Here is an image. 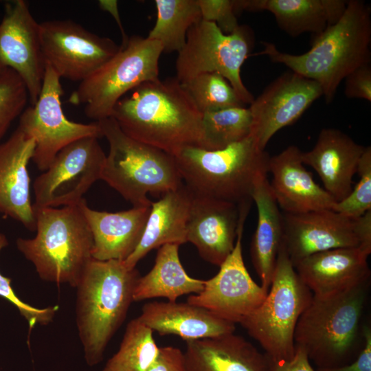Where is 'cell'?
Listing matches in <instances>:
<instances>
[{"label": "cell", "mask_w": 371, "mask_h": 371, "mask_svg": "<svg viewBox=\"0 0 371 371\" xmlns=\"http://www.w3.org/2000/svg\"><path fill=\"white\" fill-rule=\"evenodd\" d=\"M202 115L175 77L140 84L117 101L111 117L128 137L173 156L199 146Z\"/></svg>", "instance_id": "1"}, {"label": "cell", "mask_w": 371, "mask_h": 371, "mask_svg": "<svg viewBox=\"0 0 371 371\" xmlns=\"http://www.w3.org/2000/svg\"><path fill=\"white\" fill-rule=\"evenodd\" d=\"M265 55L291 71L317 82L327 103L333 100L341 82L371 60L370 8L363 1H348L341 17L322 34L313 37L309 50L300 55L280 52L262 42Z\"/></svg>", "instance_id": "2"}, {"label": "cell", "mask_w": 371, "mask_h": 371, "mask_svg": "<svg viewBox=\"0 0 371 371\" xmlns=\"http://www.w3.org/2000/svg\"><path fill=\"white\" fill-rule=\"evenodd\" d=\"M139 273L124 261L92 258L77 288L76 324L87 363L93 366L126 319Z\"/></svg>", "instance_id": "3"}, {"label": "cell", "mask_w": 371, "mask_h": 371, "mask_svg": "<svg viewBox=\"0 0 371 371\" xmlns=\"http://www.w3.org/2000/svg\"><path fill=\"white\" fill-rule=\"evenodd\" d=\"M370 280L326 299H313L300 315L295 346L305 351L317 368L352 363L364 346L363 317Z\"/></svg>", "instance_id": "4"}, {"label": "cell", "mask_w": 371, "mask_h": 371, "mask_svg": "<svg viewBox=\"0 0 371 371\" xmlns=\"http://www.w3.org/2000/svg\"><path fill=\"white\" fill-rule=\"evenodd\" d=\"M183 182L196 195L232 203L248 213L257 179L270 156L250 135L218 150L186 146L173 155Z\"/></svg>", "instance_id": "5"}, {"label": "cell", "mask_w": 371, "mask_h": 371, "mask_svg": "<svg viewBox=\"0 0 371 371\" xmlns=\"http://www.w3.org/2000/svg\"><path fill=\"white\" fill-rule=\"evenodd\" d=\"M80 202L60 207L33 206L36 234L16 240L18 250L43 280L76 287L93 258L92 234Z\"/></svg>", "instance_id": "6"}, {"label": "cell", "mask_w": 371, "mask_h": 371, "mask_svg": "<svg viewBox=\"0 0 371 371\" xmlns=\"http://www.w3.org/2000/svg\"><path fill=\"white\" fill-rule=\"evenodd\" d=\"M98 122L109 144L101 179L133 207L151 205L148 194L163 195L183 183L172 155L128 137L111 117Z\"/></svg>", "instance_id": "7"}, {"label": "cell", "mask_w": 371, "mask_h": 371, "mask_svg": "<svg viewBox=\"0 0 371 371\" xmlns=\"http://www.w3.org/2000/svg\"><path fill=\"white\" fill-rule=\"evenodd\" d=\"M269 289L262 304L240 324L272 363L289 361L295 354L297 321L313 295L297 275L283 242Z\"/></svg>", "instance_id": "8"}, {"label": "cell", "mask_w": 371, "mask_h": 371, "mask_svg": "<svg viewBox=\"0 0 371 371\" xmlns=\"http://www.w3.org/2000/svg\"><path fill=\"white\" fill-rule=\"evenodd\" d=\"M160 43L133 36L120 50L72 92L69 102L84 106L87 117L95 122L110 117L114 106L127 93L159 78Z\"/></svg>", "instance_id": "9"}, {"label": "cell", "mask_w": 371, "mask_h": 371, "mask_svg": "<svg viewBox=\"0 0 371 371\" xmlns=\"http://www.w3.org/2000/svg\"><path fill=\"white\" fill-rule=\"evenodd\" d=\"M254 44L251 30L246 25L224 34L214 22L201 19L188 32L183 48L176 60V78L183 85L203 73H218L234 88L240 100H254L245 86L240 69Z\"/></svg>", "instance_id": "10"}, {"label": "cell", "mask_w": 371, "mask_h": 371, "mask_svg": "<svg viewBox=\"0 0 371 371\" xmlns=\"http://www.w3.org/2000/svg\"><path fill=\"white\" fill-rule=\"evenodd\" d=\"M282 242L293 267L312 254L330 249L359 247L371 253V210L358 218L333 209L282 212Z\"/></svg>", "instance_id": "11"}, {"label": "cell", "mask_w": 371, "mask_h": 371, "mask_svg": "<svg viewBox=\"0 0 371 371\" xmlns=\"http://www.w3.org/2000/svg\"><path fill=\"white\" fill-rule=\"evenodd\" d=\"M63 94L60 78L46 64L36 102L25 108L20 115L17 128L34 139L32 159L38 169L43 172L58 152L71 142L86 137H102L98 122L82 124L66 117L61 106Z\"/></svg>", "instance_id": "12"}, {"label": "cell", "mask_w": 371, "mask_h": 371, "mask_svg": "<svg viewBox=\"0 0 371 371\" xmlns=\"http://www.w3.org/2000/svg\"><path fill=\"white\" fill-rule=\"evenodd\" d=\"M94 137L77 139L56 155L33 183L34 207L78 204L92 185L101 179L106 155Z\"/></svg>", "instance_id": "13"}, {"label": "cell", "mask_w": 371, "mask_h": 371, "mask_svg": "<svg viewBox=\"0 0 371 371\" xmlns=\"http://www.w3.org/2000/svg\"><path fill=\"white\" fill-rule=\"evenodd\" d=\"M39 27L45 62L60 78L81 82L120 49L111 38L93 34L71 20L46 21Z\"/></svg>", "instance_id": "14"}, {"label": "cell", "mask_w": 371, "mask_h": 371, "mask_svg": "<svg viewBox=\"0 0 371 371\" xmlns=\"http://www.w3.org/2000/svg\"><path fill=\"white\" fill-rule=\"evenodd\" d=\"M244 224L240 223L234 248L219 266L216 275L205 280L200 293L187 299L188 303L234 324H240L262 304L268 293L251 278L245 265L242 251Z\"/></svg>", "instance_id": "15"}, {"label": "cell", "mask_w": 371, "mask_h": 371, "mask_svg": "<svg viewBox=\"0 0 371 371\" xmlns=\"http://www.w3.org/2000/svg\"><path fill=\"white\" fill-rule=\"evenodd\" d=\"M0 65L14 70L26 86L31 105L41 93L45 71L39 23L27 3L14 0L5 3L0 22Z\"/></svg>", "instance_id": "16"}, {"label": "cell", "mask_w": 371, "mask_h": 371, "mask_svg": "<svg viewBox=\"0 0 371 371\" xmlns=\"http://www.w3.org/2000/svg\"><path fill=\"white\" fill-rule=\"evenodd\" d=\"M322 95V87L317 82L293 71L271 82L249 107L251 136L258 147L265 150L276 133L295 122Z\"/></svg>", "instance_id": "17"}, {"label": "cell", "mask_w": 371, "mask_h": 371, "mask_svg": "<svg viewBox=\"0 0 371 371\" xmlns=\"http://www.w3.org/2000/svg\"><path fill=\"white\" fill-rule=\"evenodd\" d=\"M247 214L232 203L192 193L187 242L203 260L219 267L234 249L239 226Z\"/></svg>", "instance_id": "18"}, {"label": "cell", "mask_w": 371, "mask_h": 371, "mask_svg": "<svg viewBox=\"0 0 371 371\" xmlns=\"http://www.w3.org/2000/svg\"><path fill=\"white\" fill-rule=\"evenodd\" d=\"M369 255L359 247L330 249L304 258L294 268L314 297L326 299L370 280Z\"/></svg>", "instance_id": "19"}, {"label": "cell", "mask_w": 371, "mask_h": 371, "mask_svg": "<svg viewBox=\"0 0 371 371\" xmlns=\"http://www.w3.org/2000/svg\"><path fill=\"white\" fill-rule=\"evenodd\" d=\"M302 153L291 145L269 158L268 172L272 176L269 184L279 207L289 214L333 210L337 202L305 168Z\"/></svg>", "instance_id": "20"}, {"label": "cell", "mask_w": 371, "mask_h": 371, "mask_svg": "<svg viewBox=\"0 0 371 371\" xmlns=\"http://www.w3.org/2000/svg\"><path fill=\"white\" fill-rule=\"evenodd\" d=\"M34 148V139L19 128L0 144V214L32 232L36 231V218L27 164Z\"/></svg>", "instance_id": "21"}, {"label": "cell", "mask_w": 371, "mask_h": 371, "mask_svg": "<svg viewBox=\"0 0 371 371\" xmlns=\"http://www.w3.org/2000/svg\"><path fill=\"white\" fill-rule=\"evenodd\" d=\"M365 149L340 130L326 128L319 132L314 147L302 153V159L317 172L324 190L339 202L352 190V178Z\"/></svg>", "instance_id": "22"}, {"label": "cell", "mask_w": 371, "mask_h": 371, "mask_svg": "<svg viewBox=\"0 0 371 371\" xmlns=\"http://www.w3.org/2000/svg\"><path fill=\"white\" fill-rule=\"evenodd\" d=\"M80 205L92 234V258L125 260L141 240L151 205L108 212L91 209L85 199Z\"/></svg>", "instance_id": "23"}, {"label": "cell", "mask_w": 371, "mask_h": 371, "mask_svg": "<svg viewBox=\"0 0 371 371\" xmlns=\"http://www.w3.org/2000/svg\"><path fill=\"white\" fill-rule=\"evenodd\" d=\"M138 319L161 336L177 335L186 341L218 337L236 330L235 324L188 302H148Z\"/></svg>", "instance_id": "24"}, {"label": "cell", "mask_w": 371, "mask_h": 371, "mask_svg": "<svg viewBox=\"0 0 371 371\" xmlns=\"http://www.w3.org/2000/svg\"><path fill=\"white\" fill-rule=\"evenodd\" d=\"M345 0H235L238 13L268 11L278 27L292 37L311 33L313 37L334 25L344 14Z\"/></svg>", "instance_id": "25"}, {"label": "cell", "mask_w": 371, "mask_h": 371, "mask_svg": "<svg viewBox=\"0 0 371 371\" xmlns=\"http://www.w3.org/2000/svg\"><path fill=\"white\" fill-rule=\"evenodd\" d=\"M192 192L183 183L178 188L168 192L156 202L151 210L141 240L133 252L124 260L129 269L152 249L166 244L181 245L187 243V228Z\"/></svg>", "instance_id": "26"}, {"label": "cell", "mask_w": 371, "mask_h": 371, "mask_svg": "<svg viewBox=\"0 0 371 371\" xmlns=\"http://www.w3.org/2000/svg\"><path fill=\"white\" fill-rule=\"evenodd\" d=\"M186 344L187 371H271L267 355L234 333Z\"/></svg>", "instance_id": "27"}, {"label": "cell", "mask_w": 371, "mask_h": 371, "mask_svg": "<svg viewBox=\"0 0 371 371\" xmlns=\"http://www.w3.org/2000/svg\"><path fill=\"white\" fill-rule=\"evenodd\" d=\"M252 201L258 212V221L251 244V258L261 281L269 291L278 254L283 240V215L271 192L267 173L256 180Z\"/></svg>", "instance_id": "28"}, {"label": "cell", "mask_w": 371, "mask_h": 371, "mask_svg": "<svg viewBox=\"0 0 371 371\" xmlns=\"http://www.w3.org/2000/svg\"><path fill=\"white\" fill-rule=\"evenodd\" d=\"M179 245L166 244L157 251L151 270L139 277L133 292V302L165 297L169 302L186 294L200 293L205 280L188 275L179 256Z\"/></svg>", "instance_id": "29"}, {"label": "cell", "mask_w": 371, "mask_h": 371, "mask_svg": "<svg viewBox=\"0 0 371 371\" xmlns=\"http://www.w3.org/2000/svg\"><path fill=\"white\" fill-rule=\"evenodd\" d=\"M157 19L147 38L160 43L163 53L179 52L190 28L201 19L196 0H155Z\"/></svg>", "instance_id": "30"}, {"label": "cell", "mask_w": 371, "mask_h": 371, "mask_svg": "<svg viewBox=\"0 0 371 371\" xmlns=\"http://www.w3.org/2000/svg\"><path fill=\"white\" fill-rule=\"evenodd\" d=\"M252 117L249 108L231 107L203 113L199 148L218 150L251 135Z\"/></svg>", "instance_id": "31"}, {"label": "cell", "mask_w": 371, "mask_h": 371, "mask_svg": "<svg viewBox=\"0 0 371 371\" xmlns=\"http://www.w3.org/2000/svg\"><path fill=\"white\" fill-rule=\"evenodd\" d=\"M159 348L153 332L135 318L127 324L118 350L102 371H147Z\"/></svg>", "instance_id": "32"}, {"label": "cell", "mask_w": 371, "mask_h": 371, "mask_svg": "<svg viewBox=\"0 0 371 371\" xmlns=\"http://www.w3.org/2000/svg\"><path fill=\"white\" fill-rule=\"evenodd\" d=\"M183 85L202 114L245 106L229 82L218 73L199 74Z\"/></svg>", "instance_id": "33"}, {"label": "cell", "mask_w": 371, "mask_h": 371, "mask_svg": "<svg viewBox=\"0 0 371 371\" xmlns=\"http://www.w3.org/2000/svg\"><path fill=\"white\" fill-rule=\"evenodd\" d=\"M28 98L21 77L14 70L5 68L0 73V139L12 122L21 115Z\"/></svg>", "instance_id": "34"}, {"label": "cell", "mask_w": 371, "mask_h": 371, "mask_svg": "<svg viewBox=\"0 0 371 371\" xmlns=\"http://www.w3.org/2000/svg\"><path fill=\"white\" fill-rule=\"evenodd\" d=\"M357 173L359 180L350 194L337 202L333 210L351 218H358L371 210V147L367 146L359 160Z\"/></svg>", "instance_id": "35"}, {"label": "cell", "mask_w": 371, "mask_h": 371, "mask_svg": "<svg viewBox=\"0 0 371 371\" xmlns=\"http://www.w3.org/2000/svg\"><path fill=\"white\" fill-rule=\"evenodd\" d=\"M8 245V242L5 236L0 233V252ZM0 297L5 298L16 307L20 314L28 322L30 330L38 324L47 325L50 323L58 310L57 306L36 308L22 301L12 288L11 279L3 276L1 273Z\"/></svg>", "instance_id": "36"}, {"label": "cell", "mask_w": 371, "mask_h": 371, "mask_svg": "<svg viewBox=\"0 0 371 371\" xmlns=\"http://www.w3.org/2000/svg\"><path fill=\"white\" fill-rule=\"evenodd\" d=\"M201 19L214 22L226 34L232 33L238 23L235 0H196Z\"/></svg>", "instance_id": "37"}, {"label": "cell", "mask_w": 371, "mask_h": 371, "mask_svg": "<svg viewBox=\"0 0 371 371\" xmlns=\"http://www.w3.org/2000/svg\"><path fill=\"white\" fill-rule=\"evenodd\" d=\"M344 93L348 98L363 99L371 102V67L362 65L345 78Z\"/></svg>", "instance_id": "38"}, {"label": "cell", "mask_w": 371, "mask_h": 371, "mask_svg": "<svg viewBox=\"0 0 371 371\" xmlns=\"http://www.w3.org/2000/svg\"><path fill=\"white\" fill-rule=\"evenodd\" d=\"M147 371H187L184 352L174 346L159 347Z\"/></svg>", "instance_id": "39"}, {"label": "cell", "mask_w": 371, "mask_h": 371, "mask_svg": "<svg viewBox=\"0 0 371 371\" xmlns=\"http://www.w3.org/2000/svg\"><path fill=\"white\" fill-rule=\"evenodd\" d=\"M364 346L358 357L350 363L332 368H317L315 371H371V328L364 327Z\"/></svg>", "instance_id": "40"}, {"label": "cell", "mask_w": 371, "mask_h": 371, "mask_svg": "<svg viewBox=\"0 0 371 371\" xmlns=\"http://www.w3.org/2000/svg\"><path fill=\"white\" fill-rule=\"evenodd\" d=\"M271 371H315V370L312 367L304 350L295 346L293 357L289 361L272 363Z\"/></svg>", "instance_id": "41"}, {"label": "cell", "mask_w": 371, "mask_h": 371, "mask_svg": "<svg viewBox=\"0 0 371 371\" xmlns=\"http://www.w3.org/2000/svg\"><path fill=\"white\" fill-rule=\"evenodd\" d=\"M99 4L102 9L105 10L106 11H109L111 13V14L114 16V18L116 19L117 23L119 24L120 28L121 29L122 34L123 37V41H122V45H124L127 42L128 37L126 36V34L124 33V31L123 30L120 20V16L118 14L117 7V1H100Z\"/></svg>", "instance_id": "42"}, {"label": "cell", "mask_w": 371, "mask_h": 371, "mask_svg": "<svg viewBox=\"0 0 371 371\" xmlns=\"http://www.w3.org/2000/svg\"><path fill=\"white\" fill-rule=\"evenodd\" d=\"M5 68H3L1 65H0V73Z\"/></svg>", "instance_id": "43"}]
</instances>
